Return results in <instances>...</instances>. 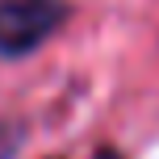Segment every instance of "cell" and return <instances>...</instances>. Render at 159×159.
I'll return each mask as SVG.
<instances>
[{"label": "cell", "instance_id": "obj_1", "mask_svg": "<svg viewBox=\"0 0 159 159\" xmlns=\"http://www.w3.org/2000/svg\"><path fill=\"white\" fill-rule=\"evenodd\" d=\"M63 0H0V55H30L63 25Z\"/></svg>", "mask_w": 159, "mask_h": 159}]
</instances>
